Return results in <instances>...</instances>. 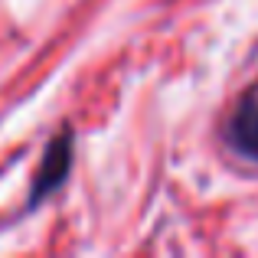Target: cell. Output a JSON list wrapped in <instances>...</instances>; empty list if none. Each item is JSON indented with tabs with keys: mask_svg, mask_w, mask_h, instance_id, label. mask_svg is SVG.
<instances>
[{
	"mask_svg": "<svg viewBox=\"0 0 258 258\" xmlns=\"http://www.w3.org/2000/svg\"><path fill=\"white\" fill-rule=\"evenodd\" d=\"M72 138L69 134H59L56 141H52L49 147H46L43 154V164H39L36 170V183H33V193H30V206H36L39 200H43L46 193H52V189L62 183V176L69 173V151H72Z\"/></svg>",
	"mask_w": 258,
	"mask_h": 258,
	"instance_id": "obj_1",
	"label": "cell"
},
{
	"mask_svg": "<svg viewBox=\"0 0 258 258\" xmlns=\"http://www.w3.org/2000/svg\"><path fill=\"white\" fill-rule=\"evenodd\" d=\"M229 141H232L245 157L258 160V101L255 98L242 101V108L235 111L232 124H229Z\"/></svg>",
	"mask_w": 258,
	"mask_h": 258,
	"instance_id": "obj_2",
	"label": "cell"
}]
</instances>
